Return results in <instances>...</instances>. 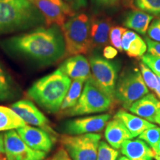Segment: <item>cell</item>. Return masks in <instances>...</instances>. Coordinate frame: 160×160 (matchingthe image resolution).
<instances>
[{"label": "cell", "instance_id": "39", "mask_svg": "<svg viewBox=\"0 0 160 160\" xmlns=\"http://www.w3.org/2000/svg\"><path fill=\"white\" fill-rule=\"evenodd\" d=\"M152 150L154 151V153H160V139H159V142H158L157 145H156V147Z\"/></svg>", "mask_w": 160, "mask_h": 160}, {"label": "cell", "instance_id": "31", "mask_svg": "<svg viewBox=\"0 0 160 160\" xmlns=\"http://www.w3.org/2000/svg\"><path fill=\"white\" fill-rule=\"evenodd\" d=\"M142 62L145 63L157 77H160V57L148 53L142 57Z\"/></svg>", "mask_w": 160, "mask_h": 160}, {"label": "cell", "instance_id": "2", "mask_svg": "<svg viewBox=\"0 0 160 160\" xmlns=\"http://www.w3.org/2000/svg\"><path fill=\"white\" fill-rule=\"evenodd\" d=\"M46 26L37 6L28 0H0V36Z\"/></svg>", "mask_w": 160, "mask_h": 160}, {"label": "cell", "instance_id": "18", "mask_svg": "<svg viewBox=\"0 0 160 160\" xmlns=\"http://www.w3.org/2000/svg\"><path fill=\"white\" fill-rule=\"evenodd\" d=\"M120 150L129 160H153L155 153L147 143L139 139L126 140Z\"/></svg>", "mask_w": 160, "mask_h": 160}, {"label": "cell", "instance_id": "25", "mask_svg": "<svg viewBox=\"0 0 160 160\" xmlns=\"http://www.w3.org/2000/svg\"><path fill=\"white\" fill-rule=\"evenodd\" d=\"M133 3L140 11L160 17V0H133Z\"/></svg>", "mask_w": 160, "mask_h": 160}, {"label": "cell", "instance_id": "11", "mask_svg": "<svg viewBox=\"0 0 160 160\" xmlns=\"http://www.w3.org/2000/svg\"><path fill=\"white\" fill-rule=\"evenodd\" d=\"M111 118L108 113L68 120L62 124L60 131L66 135L77 136L100 132Z\"/></svg>", "mask_w": 160, "mask_h": 160}, {"label": "cell", "instance_id": "30", "mask_svg": "<svg viewBox=\"0 0 160 160\" xmlns=\"http://www.w3.org/2000/svg\"><path fill=\"white\" fill-rule=\"evenodd\" d=\"M126 28L122 27V26L115 25L112 26L110 31L109 34V42L116 49L119 50V51H122V39L124 33L127 31Z\"/></svg>", "mask_w": 160, "mask_h": 160}, {"label": "cell", "instance_id": "34", "mask_svg": "<svg viewBox=\"0 0 160 160\" xmlns=\"http://www.w3.org/2000/svg\"><path fill=\"white\" fill-rule=\"evenodd\" d=\"M74 11H77L85 8L88 5V0H65Z\"/></svg>", "mask_w": 160, "mask_h": 160}, {"label": "cell", "instance_id": "22", "mask_svg": "<svg viewBox=\"0 0 160 160\" xmlns=\"http://www.w3.org/2000/svg\"><path fill=\"white\" fill-rule=\"evenodd\" d=\"M26 123L11 108L0 105V131H9L23 127Z\"/></svg>", "mask_w": 160, "mask_h": 160}, {"label": "cell", "instance_id": "28", "mask_svg": "<svg viewBox=\"0 0 160 160\" xmlns=\"http://www.w3.org/2000/svg\"><path fill=\"white\" fill-rule=\"evenodd\" d=\"M138 137L149 145L152 149L154 148L160 139V128L155 126L145 130Z\"/></svg>", "mask_w": 160, "mask_h": 160}, {"label": "cell", "instance_id": "44", "mask_svg": "<svg viewBox=\"0 0 160 160\" xmlns=\"http://www.w3.org/2000/svg\"><path fill=\"white\" fill-rule=\"evenodd\" d=\"M130 1H131V0H125V2H130Z\"/></svg>", "mask_w": 160, "mask_h": 160}, {"label": "cell", "instance_id": "16", "mask_svg": "<svg viewBox=\"0 0 160 160\" xmlns=\"http://www.w3.org/2000/svg\"><path fill=\"white\" fill-rule=\"evenodd\" d=\"M128 110L133 114L155 123L156 117L160 111V101L156 96L148 93L132 104Z\"/></svg>", "mask_w": 160, "mask_h": 160}, {"label": "cell", "instance_id": "4", "mask_svg": "<svg viewBox=\"0 0 160 160\" xmlns=\"http://www.w3.org/2000/svg\"><path fill=\"white\" fill-rule=\"evenodd\" d=\"M91 18L85 13L70 17L61 28L65 42V57L85 54L91 50Z\"/></svg>", "mask_w": 160, "mask_h": 160}, {"label": "cell", "instance_id": "5", "mask_svg": "<svg viewBox=\"0 0 160 160\" xmlns=\"http://www.w3.org/2000/svg\"><path fill=\"white\" fill-rule=\"evenodd\" d=\"M113 100L98 87L92 77L85 81V87L77 103L73 108L62 112L65 116L74 117L101 113L109 110Z\"/></svg>", "mask_w": 160, "mask_h": 160}, {"label": "cell", "instance_id": "24", "mask_svg": "<svg viewBox=\"0 0 160 160\" xmlns=\"http://www.w3.org/2000/svg\"><path fill=\"white\" fill-rule=\"evenodd\" d=\"M85 81L81 79H75L71 82L70 88L64 99L61 105L60 112H64L73 108L77 103L82 92V87Z\"/></svg>", "mask_w": 160, "mask_h": 160}, {"label": "cell", "instance_id": "7", "mask_svg": "<svg viewBox=\"0 0 160 160\" xmlns=\"http://www.w3.org/2000/svg\"><path fill=\"white\" fill-rule=\"evenodd\" d=\"M89 63L91 77L95 83L114 101L116 85L119 77V62L105 59L97 53H93L89 58Z\"/></svg>", "mask_w": 160, "mask_h": 160}, {"label": "cell", "instance_id": "14", "mask_svg": "<svg viewBox=\"0 0 160 160\" xmlns=\"http://www.w3.org/2000/svg\"><path fill=\"white\" fill-rule=\"evenodd\" d=\"M112 25V19L106 16L99 15L91 18V49L100 50L107 45L109 42V34Z\"/></svg>", "mask_w": 160, "mask_h": 160}, {"label": "cell", "instance_id": "15", "mask_svg": "<svg viewBox=\"0 0 160 160\" xmlns=\"http://www.w3.org/2000/svg\"><path fill=\"white\" fill-rule=\"evenodd\" d=\"M59 68L71 79L86 81L91 77L90 63L82 54L71 56L63 62Z\"/></svg>", "mask_w": 160, "mask_h": 160}, {"label": "cell", "instance_id": "23", "mask_svg": "<svg viewBox=\"0 0 160 160\" xmlns=\"http://www.w3.org/2000/svg\"><path fill=\"white\" fill-rule=\"evenodd\" d=\"M18 97V88L13 79L0 63V101Z\"/></svg>", "mask_w": 160, "mask_h": 160}, {"label": "cell", "instance_id": "36", "mask_svg": "<svg viewBox=\"0 0 160 160\" xmlns=\"http://www.w3.org/2000/svg\"><path fill=\"white\" fill-rule=\"evenodd\" d=\"M50 160H72V159L70 157L68 152L62 148H61L57 150Z\"/></svg>", "mask_w": 160, "mask_h": 160}, {"label": "cell", "instance_id": "6", "mask_svg": "<svg viewBox=\"0 0 160 160\" xmlns=\"http://www.w3.org/2000/svg\"><path fill=\"white\" fill-rule=\"evenodd\" d=\"M149 93L140 71L137 68L124 70L118 77L115 100L128 110L132 104Z\"/></svg>", "mask_w": 160, "mask_h": 160}, {"label": "cell", "instance_id": "20", "mask_svg": "<svg viewBox=\"0 0 160 160\" xmlns=\"http://www.w3.org/2000/svg\"><path fill=\"white\" fill-rule=\"evenodd\" d=\"M122 51L132 58L142 57L148 50L147 44L142 38L133 31L127 30L122 39Z\"/></svg>", "mask_w": 160, "mask_h": 160}, {"label": "cell", "instance_id": "17", "mask_svg": "<svg viewBox=\"0 0 160 160\" xmlns=\"http://www.w3.org/2000/svg\"><path fill=\"white\" fill-rule=\"evenodd\" d=\"M105 137L109 145L116 150L121 148L122 145L126 140L133 139L125 124L115 117L107 123Z\"/></svg>", "mask_w": 160, "mask_h": 160}, {"label": "cell", "instance_id": "29", "mask_svg": "<svg viewBox=\"0 0 160 160\" xmlns=\"http://www.w3.org/2000/svg\"><path fill=\"white\" fill-rule=\"evenodd\" d=\"M119 157V152L113 148L111 145L102 141L98 148L97 160H117Z\"/></svg>", "mask_w": 160, "mask_h": 160}, {"label": "cell", "instance_id": "33", "mask_svg": "<svg viewBox=\"0 0 160 160\" xmlns=\"http://www.w3.org/2000/svg\"><path fill=\"white\" fill-rule=\"evenodd\" d=\"M144 40L147 44L148 51L149 53H151V54L160 57V42L153 41V40L151 39L149 37H145Z\"/></svg>", "mask_w": 160, "mask_h": 160}, {"label": "cell", "instance_id": "13", "mask_svg": "<svg viewBox=\"0 0 160 160\" xmlns=\"http://www.w3.org/2000/svg\"><path fill=\"white\" fill-rule=\"evenodd\" d=\"M17 131L26 145L35 151H42L46 153H49L57 142L49 133L37 127L25 125L18 128Z\"/></svg>", "mask_w": 160, "mask_h": 160}, {"label": "cell", "instance_id": "21", "mask_svg": "<svg viewBox=\"0 0 160 160\" xmlns=\"http://www.w3.org/2000/svg\"><path fill=\"white\" fill-rule=\"evenodd\" d=\"M153 16L140 10H133L127 13L124 19L123 25L127 28L133 30L142 35H145Z\"/></svg>", "mask_w": 160, "mask_h": 160}, {"label": "cell", "instance_id": "27", "mask_svg": "<svg viewBox=\"0 0 160 160\" xmlns=\"http://www.w3.org/2000/svg\"><path fill=\"white\" fill-rule=\"evenodd\" d=\"M139 68L144 82L148 88L154 91L159 85L158 77L142 62L139 63Z\"/></svg>", "mask_w": 160, "mask_h": 160}, {"label": "cell", "instance_id": "43", "mask_svg": "<svg viewBox=\"0 0 160 160\" xmlns=\"http://www.w3.org/2000/svg\"><path fill=\"white\" fill-rule=\"evenodd\" d=\"M28 1H30V2H32V3L33 4V5H34V2H35L36 0H28Z\"/></svg>", "mask_w": 160, "mask_h": 160}, {"label": "cell", "instance_id": "38", "mask_svg": "<svg viewBox=\"0 0 160 160\" xmlns=\"http://www.w3.org/2000/svg\"><path fill=\"white\" fill-rule=\"evenodd\" d=\"M158 80H159V85H158L157 89L155 90V93L157 95V97H159V99H160V77H158Z\"/></svg>", "mask_w": 160, "mask_h": 160}, {"label": "cell", "instance_id": "9", "mask_svg": "<svg viewBox=\"0 0 160 160\" xmlns=\"http://www.w3.org/2000/svg\"><path fill=\"white\" fill-rule=\"evenodd\" d=\"M7 160H45L47 153L31 148L17 131H9L4 134Z\"/></svg>", "mask_w": 160, "mask_h": 160}, {"label": "cell", "instance_id": "8", "mask_svg": "<svg viewBox=\"0 0 160 160\" xmlns=\"http://www.w3.org/2000/svg\"><path fill=\"white\" fill-rule=\"evenodd\" d=\"M100 139L101 135L96 133L77 136L65 134L59 139L72 160H97Z\"/></svg>", "mask_w": 160, "mask_h": 160}, {"label": "cell", "instance_id": "42", "mask_svg": "<svg viewBox=\"0 0 160 160\" xmlns=\"http://www.w3.org/2000/svg\"><path fill=\"white\" fill-rule=\"evenodd\" d=\"M117 160H129V159H128L125 156H121V157H119Z\"/></svg>", "mask_w": 160, "mask_h": 160}, {"label": "cell", "instance_id": "26", "mask_svg": "<svg viewBox=\"0 0 160 160\" xmlns=\"http://www.w3.org/2000/svg\"><path fill=\"white\" fill-rule=\"evenodd\" d=\"M121 0H91L95 13L99 14L102 12L113 11L119 7Z\"/></svg>", "mask_w": 160, "mask_h": 160}, {"label": "cell", "instance_id": "32", "mask_svg": "<svg viewBox=\"0 0 160 160\" xmlns=\"http://www.w3.org/2000/svg\"><path fill=\"white\" fill-rule=\"evenodd\" d=\"M147 33L150 39L160 42V18L155 19L151 22Z\"/></svg>", "mask_w": 160, "mask_h": 160}, {"label": "cell", "instance_id": "19", "mask_svg": "<svg viewBox=\"0 0 160 160\" xmlns=\"http://www.w3.org/2000/svg\"><path fill=\"white\" fill-rule=\"evenodd\" d=\"M114 117L120 119L125 124V127L131 133L133 138L139 137L145 130L156 126L154 124L150 122L149 121L143 118L128 113L124 109L119 110L115 114Z\"/></svg>", "mask_w": 160, "mask_h": 160}, {"label": "cell", "instance_id": "41", "mask_svg": "<svg viewBox=\"0 0 160 160\" xmlns=\"http://www.w3.org/2000/svg\"><path fill=\"white\" fill-rule=\"evenodd\" d=\"M153 159H155L156 160H160V153H155Z\"/></svg>", "mask_w": 160, "mask_h": 160}, {"label": "cell", "instance_id": "12", "mask_svg": "<svg viewBox=\"0 0 160 160\" xmlns=\"http://www.w3.org/2000/svg\"><path fill=\"white\" fill-rule=\"evenodd\" d=\"M34 5L45 19L46 26L57 25L60 28L75 11L65 0H36Z\"/></svg>", "mask_w": 160, "mask_h": 160}, {"label": "cell", "instance_id": "35", "mask_svg": "<svg viewBox=\"0 0 160 160\" xmlns=\"http://www.w3.org/2000/svg\"><path fill=\"white\" fill-rule=\"evenodd\" d=\"M103 57L107 59H113L118 54V50L111 45H106L103 48Z\"/></svg>", "mask_w": 160, "mask_h": 160}, {"label": "cell", "instance_id": "1", "mask_svg": "<svg viewBox=\"0 0 160 160\" xmlns=\"http://www.w3.org/2000/svg\"><path fill=\"white\" fill-rule=\"evenodd\" d=\"M1 46L8 53L41 66L57 62L65 57L62 28L57 25L42 26L4 40Z\"/></svg>", "mask_w": 160, "mask_h": 160}, {"label": "cell", "instance_id": "37", "mask_svg": "<svg viewBox=\"0 0 160 160\" xmlns=\"http://www.w3.org/2000/svg\"><path fill=\"white\" fill-rule=\"evenodd\" d=\"M0 160H7L5 149V141L4 135L0 134Z\"/></svg>", "mask_w": 160, "mask_h": 160}, {"label": "cell", "instance_id": "10", "mask_svg": "<svg viewBox=\"0 0 160 160\" xmlns=\"http://www.w3.org/2000/svg\"><path fill=\"white\" fill-rule=\"evenodd\" d=\"M11 108L25 122L26 125L29 124L44 130L57 141L59 134L51 127L48 119L31 101L27 99L19 100L12 104Z\"/></svg>", "mask_w": 160, "mask_h": 160}, {"label": "cell", "instance_id": "40", "mask_svg": "<svg viewBox=\"0 0 160 160\" xmlns=\"http://www.w3.org/2000/svg\"><path fill=\"white\" fill-rule=\"evenodd\" d=\"M155 123L158 124V125H160V111H159V113H158V114L157 115V117H156Z\"/></svg>", "mask_w": 160, "mask_h": 160}, {"label": "cell", "instance_id": "3", "mask_svg": "<svg viewBox=\"0 0 160 160\" xmlns=\"http://www.w3.org/2000/svg\"><path fill=\"white\" fill-rule=\"evenodd\" d=\"M71 85V79L59 68L37 80L28 90L27 95L45 111H60L61 105Z\"/></svg>", "mask_w": 160, "mask_h": 160}]
</instances>
